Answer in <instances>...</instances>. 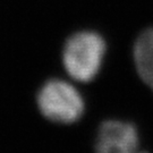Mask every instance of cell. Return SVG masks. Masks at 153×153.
Here are the masks:
<instances>
[{
  "mask_svg": "<svg viewBox=\"0 0 153 153\" xmlns=\"http://www.w3.org/2000/svg\"><path fill=\"white\" fill-rule=\"evenodd\" d=\"M105 50V41L99 33L82 31L73 34L62 50L67 74L77 82L88 83L94 79L101 69Z\"/></svg>",
  "mask_w": 153,
  "mask_h": 153,
  "instance_id": "cell-1",
  "label": "cell"
},
{
  "mask_svg": "<svg viewBox=\"0 0 153 153\" xmlns=\"http://www.w3.org/2000/svg\"><path fill=\"white\" fill-rule=\"evenodd\" d=\"M38 107L50 121L76 123L84 114V100L74 85L62 79H50L38 93Z\"/></svg>",
  "mask_w": 153,
  "mask_h": 153,
  "instance_id": "cell-2",
  "label": "cell"
},
{
  "mask_svg": "<svg viewBox=\"0 0 153 153\" xmlns=\"http://www.w3.org/2000/svg\"><path fill=\"white\" fill-rule=\"evenodd\" d=\"M97 153H148L140 149L138 131L134 124L107 120L98 131Z\"/></svg>",
  "mask_w": 153,
  "mask_h": 153,
  "instance_id": "cell-3",
  "label": "cell"
},
{
  "mask_svg": "<svg viewBox=\"0 0 153 153\" xmlns=\"http://www.w3.org/2000/svg\"><path fill=\"white\" fill-rule=\"evenodd\" d=\"M134 62L141 79L153 91V27L146 28L136 39Z\"/></svg>",
  "mask_w": 153,
  "mask_h": 153,
  "instance_id": "cell-4",
  "label": "cell"
}]
</instances>
